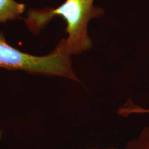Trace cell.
Listing matches in <instances>:
<instances>
[{
  "instance_id": "5",
  "label": "cell",
  "mask_w": 149,
  "mask_h": 149,
  "mask_svg": "<svg viewBox=\"0 0 149 149\" xmlns=\"http://www.w3.org/2000/svg\"><path fill=\"white\" fill-rule=\"evenodd\" d=\"M117 113L121 117H128L133 114H146L149 113V109L139 107L130 100H128L117 111Z\"/></svg>"
},
{
  "instance_id": "7",
  "label": "cell",
  "mask_w": 149,
  "mask_h": 149,
  "mask_svg": "<svg viewBox=\"0 0 149 149\" xmlns=\"http://www.w3.org/2000/svg\"><path fill=\"white\" fill-rule=\"evenodd\" d=\"M109 149H114V148H109Z\"/></svg>"
},
{
  "instance_id": "1",
  "label": "cell",
  "mask_w": 149,
  "mask_h": 149,
  "mask_svg": "<svg viewBox=\"0 0 149 149\" xmlns=\"http://www.w3.org/2000/svg\"><path fill=\"white\" fill-rule=\"evenodd\" d=\"M95 0H66L57 8L30 9L24 22L33 34L37 35L55 17H61L66 22L64 39L67 52L78 55L89 51L93 42L88 33V24L93 19L105 14L102 7L94 4Z\"/></svg>"
},
{
  "instance_id": "2",
  "label": "cell",
  "mask_w": 149,
  "mask_h": 149,
  "mask_svg": "<svg viewBox=\"0 0 149 149\" xmlns=\"http://www.w3.org/2000/svg\"><path fill=\"white\" fill-rule=\"evenodd\" d=\"M0 68L79 81L74 73L71 55L66 51L64 38L49 54L37 56L13 47L6 42L3 33L0 32Z\"/></svg>"
},
{
  "instance_id": "4",
  "label": "cell",
  "mask_w": 149,
  "mask_h": 149,
  "mask_svg": "<svg viewBox=\"0 0 149 149\" xmlns=\"http://www.w3.org/2000/svg\"><path fill=\"white\" fill-rule=\"evenodd\" d=\"M124 149H149V125L143 128L137 137L128 141Z\"/></svg>"
},
{
  "instance_id": "3",
  "label": "cell",
  "mask_w": 149,
  "mask_h": 149,
  "mask_svg": "<svg viewBox=\"0 0 149 149\" xmlns=\"http://www.w3.org/2000/svg\"><path fill=\"white\" fill-rule=\"evenodd\" d=\"M25 5L15 0H0V24L20 17L24 13Z\"/></svg>"
},
{
  "instance_id": "6",
  "label": "cell",
  "mask_w": 149,
  "mask_h": 149,
  "mask_svg": "<svg viewBox=\"0 0 149 149\" xmlns=\"http://www.w3.org/2000/svg\"><path fill=\"white\" fill-rule=\"evenodd\" d=\"M1 132L0 131V137H1Z\"/></svg>"
}]
</instances>
